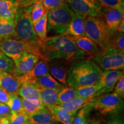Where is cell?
Here are the masks:
<instances>
[{"label":"cell","mask_w":124,"mask_h":124,"mask_svg":"<svg viewBox=\"0 0 124 124\" xmlns=\"http://www.w3.org/2000/svg\"><path fill=\"white\" fill-rule=\"evenodd\" d=\"M40 51L46 60L62 59L72 62L89 58L67 36L58 35L40 40Z\"/></svg>","instance_id":"1"},{"label":"cell","mask_w":124,"mask_h":124,"mask_svg":"<svg viewBox=\"0 0 124 124\" xmlns=\"http://www.w3.org/2000/svg\"><path fill=\"white\" fill-rule=\"evenodd\" d=\"M102 72L90 59L74 60L70 64L67 85L74 89L96 85L100 81Z\"/></svg>","instance_id":"2"},{"label":"cell","mask_w":124,"mask_h":124,"mask_svg":"<svg viewBox=\"0 0 124 124\" xmlns=\"http://www.w3.org/2000/svg\"><path fill=\"white\" fill-rule=\"evenodd\" d=\"M31 7L19 8L16 15L15 23V37L14 39L23 40L27 42L38 44L40 39L33 28L31 19Z\"/></svg>","instance_id":"3"},{"label":"cell","mask_w":124,"mask_h":124,"mask_svg":"<svg viewBox=\"0 0 124 124\" xmlns=\"http://www.w3.org/2000/svg\"><path fill=\"white\" fill-rule=\"evenodd\" d=\"M113 32L109 30L102 17L86 16L85 20V36L102 49L109 47Z\"/></svg>","instance_id":"4"},{"label":"cell","mask_w":124,"mask_h":124,"mask_svg":"<svg viewBox=\"0 0 124 124\" xmlns=\"http://www.w3.org/2000/svg\"><path fill=\"white\" fill-rule=\"evenodd\" d=\"M0 51L13 61L18 60L25 53L32 54L46 60L40 51L39 43L33 44L16 39H8L0 42Z\"/></svg>","instance_id":"5"},{"label":"cell","mask_w":124,"mask_h":124,"mask_svg":"<svg viewBox=\"0 0 124 124\" xmlns=\"http://www.w3.org/2000/svg\"><path fill=\"white\" fill-rule=\"evenodd\" d=\"M74 15L67 4L48 12L47 33L54 36L64 33Z\"/></svg>","instance_id":"6"},{"label":"cell","mask_w":124,"mask_h":124,"mask_svg":"<svg viewBox=\"0 0 124 124\" xmlns=\"http://www.w3.org/2000/svg\"><path fill=\"white\" fill-rule=\"evenodd\" d=\"M102 70H124V53L108 48L89 58Z\"/></svg>","instance_id":"7"},{"label":"cell","mask_w":124,"mask_h":124,"mask_svg":"<svg viewBox=\"0 0 124 124\" xmlns=\"http://www.w3.org/2000/svg\"><path fill=\"white\" fill-rule=\"evenodd\" d=\"M90 104L92 108L103 116L118 113L124 109L123 98L114 92L98 96L93 99Z\"/></svg>","instance_id":"8"},{"label":"cell","mask_w":124,"mask_h":124,"mask_svg":"<svg viewBox=\"0 0 124 124\" xmlns=\"http://www.w3.org/2000/svg\"><path fill=\"white\" fill-rule=\"evenodd\" d=\"M67 4L75 14L102 17V7L96 0H68Z\"/></svg>","instance_id":"9"},{"label":"cell","mask_w":124,"mask_h":124,"mask_svg":"<svg viewBox=\"0 0 124 124\" xmlns=\"http://www.w3.org/2000/svg\"><path fill=\"white\" fill-rule=\"evenodd\" d=\"M124 75L123 70L102 71L100 81L97 83L100 88V95L114 90L118 81Z\"/></svg>","instance_id":"10"},{"label":"cell","mask_w":124,"mask_h":124,"mask_svg":"<svg viewBox=\"0 0 124 124\" xmlns=\"http://www.w3.org/2000/svg\"><path fill=\"white\" fill-rule=\"evenodd\" d=\"M71 62L62 59H54L48 62L49 74L63 85H67L68 71Z\"/></svg>","instance_id":"11"},{"label":"cell","mask_w":124,"mask_h":124,"mask_svg":"<svg viewBox=\"0 0 124 124\" xmlns=\"http://www.w3.org/2000/svg\"><path fill=\"white\" fill-rule=\"evenodd\" d=\"M38 56L30 53H25L18 60L13 62L14 67L12 74L21 76L28 73L33 68L40 60Z\"/></svg>","instance_id":"12"},{"label":"cell","mask_w":124,"mask_h":124,"mask_svg":"<svg viewBox=\"0 0 124 124\" xmlns=\"http://www.w3.org/2000/svg\"><path fill=\"white\" fill-rule=\"evenodd\" d=\"M102 18L107 27L111 32L116 31L118 25L124 19V9L102 8Z\"/></svg>","instance_id":"13"},{"label":"cell","mask_w":124,"mask_h":124,"mask_svg":"<svg viewBox=\"0 0 124 124\" xmlns=\"http://www.w3.org/2000/svg\"><path fill=\"white\" fill-rule=\"evenodd\" d=\"M67 36L75 43L79 48L89 55V58L97 55L102 49L86 36L79 37L71 36Z\"/></svg>","instance_id":"14"},{"label":"cell","mask_w":124,"mask_h":124,"mask_svg":"<svg viewBox=\"0 0 124 124\" xmlns=\"http://www.w3.org/2000/svg\"><path fill=\"white\" fill-rule=\"evenodd\" d=\"M22 85L19 76L0 71V87L8 93L17 94L19 88Z\"/></svg>","instance_id":"15"},{"label":"cell","mask_w":124,"mask_h":124,"mask_svg":"<svg viewBox=\"0 0 124 124\" xmlns=\"http://www.w3.org/2000/svg\"><path fill=\"white\" fill-rule=\"evenodd\" d=\"M86 16L75 14L70 23L62 35L79 37L85 36V20Z\"/></svg>","instance_id":"16"},{"label":"cell","mask_w":124,"mask_h":124,"mask_svg":"<svg viewBox=\"0 0 124 124\" xmlns=\"http://www.w3.org/2000/svg\"><path fill=\"white\" fill-rule=\"evenodd\" d=\"M48 60L40 59L38 63L28 73L19 76L22 83L24 82H28L36 78L50 74L49 72Z\"/></svg>","instance_id":"17"},{"label":"cell","mask_w":124,"mask_h":124,"mask_svg":"<svg viewBox=\"0 0 124 124\" xmlns=\"http://www.w3.org/2000/svg\"><path fill=\"white\" fill-rule=\"evenodd\" d=\"M46 108L50 111L55 120L62 124H72L77 113L69 112L60 105H53Z\"/></svg>","instance_id":"18"},{"label":"cell","mask_w":124,"mask_h":124,"mask_svg":"<svg viewBox=\"0 0 124 124\" xmlns=\"http://www.w3.org/2000/svg\"><path fill=\"white\" fill-rule=\"evenodd\" d=\"M19 8L16 0H0V17L14 21Z\"/></svg>","instance_id":"19"},{"label":"cell","mask_w":124,"mask_h":124,"mask_svg":"<svg viewBox=\"0 0 124 124\" xmlns=\"http://www.w3.org/2000/svg\"><path fill=\"white\" fill-rule=\"evenodd\" d=\"M39 92V100L44 106L59 105L58 100V93L59 89L38 88Z\"/></svg>","instance_id":"20"},{"label":"cell","mask_w":124,"mask_h":124,"mask_svg":"<svg viewBox=\"0 0 124 124\" xmlns=\"http://www.w3.org/2000/svg\"><path fill=\"white\" fill-rule=\"evenodd\" d=\"M28 82L33 83L38 88L60 90L63 86V85L54 79L51 74L36 78Z\"/></svg>","instance_id":"21"},{"label":"cell","mask_w":124,"mask_h":124,"mask_svg":"<svg viewBox=\"0 0 124 124\" xmlns=\"http://www.w3.org/2000/svg\"><path fill=\"white\" fill-rule=\"evenodd\" d=\"M29 121L34 124H56L58 122L46 106L31 116Z\"/></svg>","instance_id":"22"},{"label":"cell","mask_w":124,"mask_h":124,"mask_svg":"<svg viewBox=\"0 0 124 124\" xmlns=\"http://www.w3.org/2000/svg\"><path fill=\"white\" fill-rule=\"evenodd\" d=\"M92 100L93 99L91 100V99L76 97L69 101L60 103L59 105L69 112L77 113L82 108L89 105Z\"/></svg>","instance_id":"23"},{"label":"cell","mask_w":124,"mask_h":124,"mask_svg":"<svg viewBox=\"0 0 124 124\" xmlns=\"http://www.w3.org/2000/svg\"><path fill=\"white\" fill-rule=\"evenodd\" d=\"M17 94L24 99H39V92L38 87L33 83L28 82H23L18 89Z\"/></svg>","instance_id":"24"},{"label":"cell","mask_w":124,"mask_h":124,"mask_svg":"<svg viewBox=\"0 0 124 124\" xmlns=\"http://www.w3.org/2000/svg\"><path fill=\"white\" fill-rule=\"evenodd\" d=\"M15 37V23L13 20L0 17V42Z\"/></svg>","instance_id":"25"},{"label":"cell","mask_w":124,"mask_h":124,"mask_svg":"<svg viewBox=\"0 0 124 124\" xmlns=\"http://www.w3.org/2000/svg\"><path fill=\"white\" fill-rule=\"evenodd\" d=\"M44 107L39 99L29 100L22 98V110L24 111L29 117L38 112Z\"/></svg>","instance_id":"26"},{"label":"cell","mask_w":124,"mask_h":124,"mask_svg":"<svg viewBox=\"0 0 124 124\" xmlns=\"http://www.w3.org/2000/svg\"><path fill=\"white\" fill-rule=\"evenodd\" d=\"M78 97L82 98L92 99L100 95V88L98 85L82 87L77 89Z\"/></svg>","instance_id":"27"},{"label":"cell","mask_w":124,"mask_h":124,"mask_svg":"<svg viewBox=\"0 0 124 124\" xmlns=\"http://www.w3.org/2000/svg\"><path fill=\"white\" fill-rule=\"evenodd\" d=\"M47 12H45L41 19L33 24L34 30L40 40H44L47 37Z\"/></svg>","instance_id":"28"},{"label":"cell","mask_w":124,"mask_h":124,"mask_svg":"<svg viewBox=\"0 0 124 124\" xmlns=\"http://www.w3.org/2000/svg\"><path fill=\"white\" fill-rule=\"evenodd\" d=\"M76 97H78L77 89L67 86V85H63L58 93V100L60 104Z\"/></svg>","instance_id":"29"},{"label":"cell","mask_w":124,"mask_h":124,"mask_svg":"<svg viewBox=\"0 0 124 124\" xmlns=\"http://www.w3.org/2000/svg\"><path fill=\"white\" fill-rule=\"evenodd\" d=\"M124 53V35L114 31L111 33L109 42V47Z\"/></svg>","instance_id":"30"},{"label":"cell","mask_w":124,"mask_h":124,"mask_svg":"<svg viewBox=\"0 0 124 124\" xmlns=\"http://www.w3.org/2000/svg\"><path fill=\"white\" fill-rule=\"evenodd\" d=\"M7 105L11 112L16 113L22 111V98L20 97L16 93H9V100Z\"/></svg>","instance_id":"31"},{"label":"cell","mask_w":124,"mask_h":124,"mask_svg":"<svg viewBox=\"0 0 124 124\" xmlns=\"http://www.w3.org/2000/svg\"><path fill=\"white\" fill-rule=\"evenodd\" d=\"M46 12L43 5L39 0L32 5L31 8V16L33 24H35L39 20L41 19Z\"/></svg>","instance_id":"32"},{"label":"cell","mask_w":124,"mask_h":124,"mask_svg":"<svg viewBox=\"0 0 124 124\" xmlns=\"http://www.w3.org/2000/svg\"><path fill=\"white\" fill-rule=\"evenodd\" d=\"M13 67V60L0 51V71L12 74Z\"/></svg>","instance_id":"33"},{"label":"cell","mask_w":124,"mask_h":124,"mask_svg":"<svg viewBox=\"0 0 124 124\" xmlns=\"http://www.w3.org/2000/svg\"><path fill=\"white\" fill-rule=\"evenodd\" d=\"M46 12H48L67 4L68 0H39Z\"/></svg>","instance_id":"34"},{"label":"cell","mask_w":124,"mask_h":124,"mask_svg":"<svg viewBox=\"0 0 124 124\" xmlns=\"http://www.w3.org/2000/svg\"><path fill=\"white\" fill-rule=\"evenodd\" d=\"M102 8L124 9V0H96Z\"/></svg>","instance_id":"35"},{"label":"cell","mask_w":124,"mask_h":124,"mask_svg":"<svg viewBox=\"0 0 124 124\" xmlns=\"http://www.w3.org/2000/svg\"><path fill=\"white\" fill-rule=\"evenodd\" d=\"M29 116L24 111L11 112L10 116V124H24L29 120Z\"/></svg>","instance_id":"36"},{"label":"cell","mask_w":124,"mask_h":124,"mask_svg":"<svg viewBox=\"0 0 124 124\" xmlns=\"http://www.w3.org/2000/svg\"><path fill=\"white\" fill-rule=\"evenodd\" d=\"M92 109L90 104L87 105L78 111L74 118L72 124H82L83 121L89 114L90 111Z\"/></svg>","instance_id":"37"},{"label":"cell","mask_w":124,"mask_h":124,"mask_svg":"<svg viewBox=\"0 0 124 124\" xmlns=\"http://www.w3.org/2000/svg\"><path fill=\"white\" fill-rule=\"evenodd\" d=\"M11 111L6 104L0 102V124H10Z\"/></svg>","instance_id":"38"},{"label":"cell","mask_w":124,"mask_h":124,"mask_svg":"<svg viewBox=\"0 0 124 124\" xmlns=\"http://www.w3.org/2000/svg\"><path fill=\"white\" fill-rule=\"evenodd\" d=\"M114 93L118 94L122 98L124 97V76L122 77L114 87Z\"/></svg>","instance_id":"39"},{"label":"cell","mask_w":124,"mask_h":124,"mask_svg":"<svg viewBox=\"0 0 124 124\" xmlns=\"http://www.w3.org/2000/svg\"><path fill=\"white\" fill-rule=\"evenodd\" d=\"M9 93L0 87V102L7 105L9 100Z\"/></svg>","instance_id":"40"},{"label":"cell","mask_w":124,"mask_h":124,"mask_svg":"<svg viewBox=\"0 0 124 124\" xmlns=\"http://www.w3.org/2000/svg\"><path fill=\"white\" fill-rule=\"evenodd\" d=\"M20 8H27L31 7L38 0H16Z\"/></svg>","instance_id":"41"},{"label":"cell","mask_w":124,"mask_h":124,"mask_svg":"<svg viewBox=\"0 0 124 124\" xmlns=\"http://www.w3.org/2000/svg\"><path fill=\"white\" fill-rule=\"evenodd\" d=\"M116 31L119 33H124V18L121 21V23L119 24L118 25L116 29Z\"/></svg>","instance_id":"42"},{"label":"cell","mask_w":124,"mask_h":124,"mask_svg":"<svg viewBox=\"0 0 124 124\" xmlns=\"http://www.w3.org/2000/svg\"><path fill=\"white\" fill-rule=\"evenodd\" d=\"M104 124H124L123 121L121 120L118 119H116V120H112L109 121L107 122L106 123Z\"/></svg>","instance_id":"43"},{"label":"cell","mask_w":124,"mask_h":124,"mask_svg":"<svg viewBox=\"0 0 124 124\" xmlns=\"http://www.w3.org/2000/svg\"><path fill=\"white\" fill-rule=\"evenodd\" d=\"M82 124H93L92 123H91V122L89 120H88L87 119V118L86 119H85V120L83 121V123H82Z\"/></svg>","instance_id":"44"},{"label":"cell","mask_w":124,"mask_h":124,"mask_svg":"<svg viewBox=\"0 0 124 124\" xmlns=\"http://www.w3.org/2000/svg\"><path fill=\"white\" fill-rule=\"evenodd\" d=\"M24 124H34L32 123V122H31L30 121H27L26 122H25V123Z\"/></svg>","instance_id":"45"},{"label":"cell","mask_w":124,"mask_h":124,"mask_svg":"<svg viewBox=\"0 0 124 124\" xmlns=\"http://www.w3.org/2000/svg\"><path fill=\"white\" fill-rule=\"evenodd\" d=\"M61 124V123H59H59H58V124Z\"/></svg>","instance_id":"46"}]
</instances>
